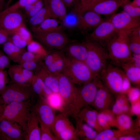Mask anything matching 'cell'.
I'll return each mask as SVG.
<instances>
[{"mask_svg":"<svg viewBox=\"0 0 140 140\" xmlns=\"http://www.w3.org/2000/svg\"><path fill=\"white\" fill-rule=\"evenodd\" d=\"M13 0H8V2L7 3L6 5V8H7L8 7H9V5L11 2L13 1Z\"/></svg>","mask_w":140,"mask_h":140,"instance_id":"cell-62","label":"cell"},{"mask_svg":"<svg viewBox=\"0 0 140 140\" xmlns=\"http://www.w3.org/2000/svg\"><path fill=\"white\" fill-rule=\"evenodd\" d=\"M100 82L99 78L96 77L90 82L78 89L72 108V115L74 117L82 108L92 104Z\"/></svg>","mask_w":140,"mask_h":140,"instance_id":"cell-6","label":"cell"},{"mask_svg":"<svg viewBox=\"0 0 140 140\" xmlns=\"http://www.w3.org/2000/svg\"><path fill=\"white\" fill-rule=\"evenodd\" d=\"M34 78L43 90L45 95V99L52 92L51 90L45 84L42 79L37 74L34 75Z\"/></svg>","mask_w":140,"mask_h":140,"instance_id":"cell-52","label":"cell"},{"mask_svg":"<svg viewBox=\"0 0 140 140\" xmlns=\"http://www.w3.org/2000/svg\"><path fill=\"white\" fill-rule=\"evenodd\" d=\"M31 100L0 104V120L5 119L17 122L24 128L32 109Z\"/></svg>","mask_w":140,"mask_h":140,"instance_id":"cell-3","label":"cell"},{"mask_svg":"<svg viewBox=\"0 0 140 140\" xmlns=\"http://www.w3.org/2000/svg\"><path fill=\"white\" fill-rule=\"evenodd\" d=\"M39 123L37 115L32 108L23 129L24 139L40 140V128Z\"/></svg>","mask_w":140,"mask_h":140,"instance_id":"cell-15","label":"cell"},{"mask_svg":"<svg viewBox=\"0 0 140 140\" xmlns=\"http://www.w3.org/2000/svg\"><path fill=\"white\" fill-rule=\"evenodd\" d=\"M44 6L51 17L62 20L67 13L66 6L62 0H43Z\"/></svg>","mask_w":140,"mask_h":140,"instance_id":"cell-20","label":"cell"},{"mask_svg":"<svg viewBox=\"0 0 140 140\" xmlns=\"http://www.w3.org/2000/svg\"><path fill=\"white\" fill-rule=\"evenodd\" d=\"M33 93L31 85L25 86L11 81L0 92L1 104L31 100L33 97Z\"/></svg>","mask_w":140,"mask_h":140,"instance_id":"cell-5","label":"cell"},{"mask_svg":"<svg viewBox=\"0 0 140 140\" xmlns=\"http://www.w3.org/2000/svg\"><path fill=\"white\" fill-rule=\"evenodd\" d=\"M133 62L140 67V54H132Z\"/></svg>","mask_w":140,"mask_h":140,"instance_id":"cell-58","label":"cell"},{"mask_svg":"<svg viewBox=\"0 0 140 140\" xmlns=\"http://www.w3.org/2000/svg\"><path fill=\"white\" fill-rule=\"evenodd\" d=\"M98 77L102 84L111 93H122L124 84L128 80L122 68L109 61Z\"/></svg>","mask_w":140,"mask_h":140,"instance_id":"cell-4","label":"cell"},{"mask_svg":"<svg viewBox=\"0 0 140 140\" xmlns=\"http://www.w3.org/2000/svg\"><path fill=\"white\" fill-rule=\"evenodd\" d=\"M81 16L77 8L74 7L73 10L68 14L67 13L62 20L63 21L62 24L68 27H72L75 26H77Z\"/></svg>","mask_w":140,"mask_h":140,"instance_id":"cell-35","label":"cell"},{"mask_svg":"<svg viewBox=\"0 0 140 140\" xmlns=\"http://www.w3.org/2000/svg\"><path fill=\"white\" fill-rule=\"evenodd\" d=\"M70 115L67 112H63L56 116L50 129L56 137L61 131L73 125L68 118Z\"/></svg>","mask_w":140,"mask_h":140,"instance_id":"cell-25","label":"cell"},{"mask_svg":"<svg viewBox=\"0 0 140 140\" xmlns=\"http://www.w3.org/2000/svg\"><path fill=\"white\" fill-rule=\"evenodd\" d=\"M137 138L135 136L131 135L121 136L119 137V140H135Z\"/></svg>","mask_w":140,"mask_h":140,"instance_id":"cell-59","label":"cell"},{"mask_svg":"<svg viewBox=\"0 0 140 140\" xmlns=\"http://www.w3.org/2000/svg\"><path fill=\"white\" fill-rule=\"evenodd\" d=\"M14 33L18 34L27 44L33 40L32 34L27 29L24 24L18 28Z\"/></svg>","mask_w":140,"mask_h":140,"instance_id":"cell-44","label":"cell"},{"mask_svg":"<svg viewBox=\"0 0 140 140\" xmlns=\"http://www.w3.org/2000/svg\"><path fill=\"white\" fill-rule=\"evenodd\" d=\"M120 67L130 83L139 88L140 83V67L132 62L123 65Z\"/></svg>","mask_w":140,"mask_h":140,"instance_id":"cell-23","label":"cell"},{"mask_svg":"<svg viewBox=\"0 0 140 140\" xmlns=\"http://www.w3.org/2000/svg\"><path fill=\"white\" fill-rule=\"evenodd\" d=\"M113 99L112 93L101 81L92 104L96 108L101 110L108 109Z\"/></svg>","mask_w":140,"mask_h":140,"instance_id":"cell-17","label":"cell"},{"mask_svg":"<svg viewBox=\"0 0 140 140\" xmlns=\"http://www.w3.org/2000/svg\"><path fill=\"white\" fill-rule=\"evenodd\" d=\"M57 77L59 82V93L62 98L65 104L64 111H69L72 114V107L78 88L64 74L61 73Z\"/></svg>","mask_w":140,"mask_h":140,"instance_id":"cell-9","label":"cell"},{"mask_svg":"<svg viewBox=\"0 0 140 140\" xmlns=\"http://www.w3.org/2000/svg\"><path fill=\"white\" fill-rule=\"evenodd\" d=\"M17 66L26 79L31 84L32 80L34 75L32 71L22 67L19 64L17 65Z\"/></svg>","mask_w":140,"mask_h":140,"instance_id":"cell-53","label":"cell"},{"mask_svg":"<svg viewBox=\"0 0 140 140\" xmlns=\"http://www.w3.org/2000/svg\"><path fill=\"white\" fill-rule=\"evenodd\" d=\"M33 36L41 44L51 49H63L69 41L67 36L62 31L33 32Z\"/></svg>","mask_w":140,"mask_h":140,"instance_id":"cell-8","label":"cell"},{"mask_svg":"<svg viewBox=\"0 0 140 140\" xmlns=\"http://www.w3.org/2000/svg\"><path fill=\"white\" fill-rule=\"evenodd\" d=\"M127 93L128 100L131 103L140 100V91L139 88L131 87Z\"/></svg>","mask_w":140,"mask_h":140,"instance_id":"cell-48","label":"cell"},{"mask_svg":"<svg viewBox=\"0 0 140 140\" xmlns=\"http://www.w3.org/2000/svg\"><path fill=\"white\" fill-rule=\"evenodd\" d=\"M115 127L120 132L130 130L133 127V122L130 117L127 113L117 115L116 117Z\"/></svg>","mask_w":140,"mask_h":140,"instance_id":"cell-31","label":"cell"},{"mask_svg":"<svg viewBox=\"0 0 140 140\" xmlns=\"http://www.w3.org/2000/svg\"><path fill=\"white\" fill-rule=\"evenodd\" d=\"M1 104V100H0V104Z\"/></svg>","mask_w":140,"mask_h":140,"instance_id":"cell-63","label":"cell"},{"mask_svg":"<svg viewBox=\"0 0 140 140\" xmlns=\"http://www.w3.org/2000/svg\"><path fill=\"white\" fill-rule=\"evenodd\" d=\"M87 49L85 62L96 77H98L109 62L106 48L99 42L88 39L84 42Z\"/></svg>","mask_w":140,"mask_h":140,"instance_id":"cell-2","label":"cell"},{"mask_svg":"<svg viewBox=\"0 0 140 140\" xmlns=\"http://www.w3.org/2000/svg\"><path fill=\"white\" fill-rule=\"evenodd\" d=\"M10 35L7 31L0 28V44H3L8 41Z\"/></svg>","mask_w":140,"mask_h":140,"instance_id":"cell-56","label":"cell"},{"mask_svg":"<svg viewBox=\"0 0 140 140\" xmlns=\"http://www.w3.org/2000/svg\"><path fill=\"white\" fill-rule=\"evenodd\" d=\"M8 41L11 42L16 46L20 48H24L27 43L22 39L17 34L14 33L10 34Z\"/></svg>","mask_w":140,"mask_h":140,"instance_id":"cell-45","label":"cell"},{"mask_svg":"<svg viewBox=\"0 0 140 140\" xmlns=\"http://www.w3.org/2000/svg\"><path fill=\"white\" fill-rule=\"evenodd\" d=\"M10 64L9 58L0 51V69H4Z\"/></svg>","mask_w":140,"mask_h":140,"instance_id":"cell-55","label":"cell"},{"mask_svg":"<svg viewBox=\"0 0 140 140\" xmlns=\"http://www.w3.org/2000/svg\"><path fill=\"white\" fill-rule=\"evenodd\" d=\"M27 51L43 58L48 53L42 44L33 40L27 44Z\"/></svg>","mask_w":140,"mask_h":140,"instance_id":"cell-36","label":"cell"},{"mask_svg":"<svg viewBox=\"0 0 140 140\" xmlns=\"http://www.w3.org/2000/svg\"><path fill=\"white\" fill-rule=\"evenodd\" d=\"M111 110L107 109L101 110L98 113L97 120L98 123L103 130L110 129L115 126L116 117Z\"/></svg>","mask_w":140,"mask_h":140,"instance_id":"cell-27","label":"cell"},{"mask_svg":"<svg viewBox=\"0 0 140 140\" xmlns=\"http://www.w3.org/2000/svg\"><path fill=\"white\" fill-rule=\"evenodd\" d=\"M130 112L132 115H139L140 114V100L131 103Z\"/></svg>","mask_w":140,"mask_h":140,"instance_id":"cell-54","label":"cell"},{"mask_svg":"<svg viewBox=\"0 0 140 140\" xmlns=\"http://www.w3.org/2000/svg\"><path fill=\"white\" fill-rule=\"evenodd\" d=\"M128 44L132 54H140V37L132 35L130 33L128 36Z\"/></svg>","mask_w":140,"mask_h":140,"instance_id":"cell-40","label":"cell"},{"mask_svg":"<svg viewBox=\"0 0 140 140\" xmlns=\"http://www.w3.org/2000/svg\"><path fill=\"white\" fill-rule=\"evenodd\" d=\"M32 108L37 115L39 123L50 129L56 116L55 110L49 105L45 99L40 97Z\"/></svg>","mask_w":140,"mask_h":140,"instance_id":"cell-12","label":"cell"},{"mask_svg":"<svg viewBox=\"0 0 140 140\" xmlns=\"http://www.w3.org/2000/svg\"><path fill=\"white\" fill-rule=\"evenodd\" d=\"M122 6L123 11L133 17L140 19V7H135L132 6L131 4L129 1L123 4Z\"/></svg>","mask_w":140,"mask_h":140,"instance_id":"cell-41","label":"cell"},{"mask_svg":"<svg viewBox=\"0 0 140 140\" xmlns=\"http://www.w3.org/2000/svg\"><path fill=\"white\" fill-rule=\"evenodd\" d=\"M98 114L95 110L87 107L81 110L74 117H76L85 121L87 124L99 132L103 130L98 123L97 120Z\"/></svg>","mask_w":140,"mask_h":140,"instance_id":"cell-21","label":"cell"},{"mask_svg":"<svg viewBox=\"0 0 140 140\" xmlns=\"http://www.w3.org/2000/svg\"><path fill=\"white\" fill-rule=\"evenodd\" d=\"M8 72L4 69H0V92L9 83Z\"/></svg>","mask_w":140,"mask_h":140,"instance_id":"cell-51","label":"cell"},{"mask_svg":"<svg viewBox=\"0 0 140 140\" xmlns=\"http://www.w3.org/2000/svg\"><path fill=\"white\" fill-rule=\"evenodd\" d=\"M52 92L59 93V82L57 76L49 72L44 67L36 74Z\"/></svg>","mask_w":140,"mask_h":140,"instance_id":"cell-26","label":"cell"},{"mask_svg":"<svg viewBox=\"0 0 140 140\" xmlns=\"http://www.w3.org/2000/svg\"><path fill=\"white\" fill-rule=\"evenodd\" d=\"M121 132L115 131L110 129H104L98 133L94 140H111L113 137L121 136Z\"/></svg>","mask_w":140,"mask_h":140,"instance_id":"cell-39","label":"cell"},{"mask_svg":"<svg viewBox=\"0 0 140 140\" xmlns=\"http://www.w3.org/2000/svg\"><path fill=\"white\" fill-rule=\"evenodd\" d=\"M63 53L59 51H55L48 53L44 58L43 64L45 67H47L52 63L62 54Z\"/></svg>","mask_w":140,"mask_h":140,"instance_id":"cell-46","label":"cell"},{"mask_svg":"<svg viewBox=\"0 0 140 140\" xmlns=\"http://www.w3.org/2000/svg\"><path fill=\"white\" fill-rule=\"evenodd\" d=\"M66 51L67 56L71 60L85 62L87 50L84 42L72 43L67 47Z\"/></svg>","mask_w":140,"mask_h":140,"instance_id":"cell-19","label":"cell"},{"mask_svg":"<svg viewBox=\"0 0 140 140\" xmlns=\"http://www.w3.org/2000/svg\"><path fill=\"white\" fill-rule=\"evenodd\" d=\"M8 72L13 82L25 86L31 85V83L26 79L20 72L17 65H13L10 67Z\"/></svg>","mask_w":140,"mask_h":140,"instance_id":"cell-33","label":"cell"},{"mask_svg":"<svg viewBox=\"0 0 140 140\" xmlns=\"http://www.w3.org/2000/svg\"><path fill=\"white\" fill-rule=\"evenodd\" d=\"M45 99L49 105L55 110H59L61 112L65 111V103L59 93L52 92Z\"/></svg>","mask_w":140,"mask_h":140,"instance_id":"cell-32","label":"cell"},{"mask_svg":"<svg viewBox=\"0 0 140 140\" xmlns=\"http://www.w3.org/2000/svg\"><path fill=\"white\" fill-rule=\"evenodd\" d=\"M74 84L85 85L96 77L84 62L70 60L62 73Z\"/></svg>","mask_w":140,"mask_h":140,"instance_id":"cell-7","label":"cell"},{"mask_svg":"<svg viewBox=\"0 0 140 140\" xmlns=\"http://www.w3.org/2000/svg\"><path fill=\"white\" fill-rule=\"evenodd\" d=\"M51 17L47 9L43 6L38 12L29 18V24L32 26H37L46 19Z\"/></svg>","mask_w":140,"mask_h":140,"instance_id":"cell-34","label":"cell"},{"mask_svg":"<svg viewBox=\"0 0 140 140\" xmlns=\"http://www.w3.org/2000/svg\"><path fill=\"white\" fill-rule=\"evenodd\" d=\"M24 17L20 9L10 11L0 12V28L10 34L24 23Z\"/></svg>","mask_w":140,"mask_h":140,"instance_id":"cell-11","label":"cell"},{"mask_svg":"<svg viewBox=\"0 0 140 140\" xmlns=\"http://www.w3.org/2000/svg\"><path fill=\"white\" fill-rule=\"evenodd\" d=\"M70 59L63 53L59 58L48 66L45 67L51 74L57 76L61 73L69 63Z\"/></svg>","mask_w":140,"mask_h":140,"instance_id":"cell-29","label":"cell"},{"mask_svg":"<svg viewBox=\"0 0 140 140\" xmlns=\"http://www.w3.org/2000/svg\"><path fill=\"white\" fill-rule=\"evenodd\" d=\"M39 0H19L12 6L8 7L4 10L6 11H10L20 8H23L25 6L36 2Z\"/></svg>","mask_w":140,"mask_h":140,"instance_id":"cell-47","label":"cell"},{"mask_svg":"<svg viewBox=\"0 0 140 140\" xmlns=\"http://www.w3.org/2000/svg\"><path fill=\"white\" fill-rule=\"evenodd\" d=\"M42 58H43L41 57L26 50L22 54L18 64H19L25 61L36 60Z\"/></svg>","mask_w":140,"mask_h":140,"instance_id":"cell-49","label":"cell"},{"mask_svg":"<svg viewBox=\"0 0 140 140\" xmlns=\"http://www.w3.org/2000/svg\"><path fill=\"white\" fill-rule=\"evenodd\" d=\"M66 7H70L79 4L80 0H62Z\"/></svg>","mask_w":140,"mask_h":140,"instance_id":"cell-57","label":"cell"},{"mask_svg":"<svg viewBox=\"0 0 140 140\" xmlns=\"http://www.w3.org/2000/svg\"><path fill=\"white\" fill-rule=\"evenodd\" d=\"M132 30L118 31L107 44L106 48L109 61L112 64L120 67L123 65L133 62L132 53L128 44V36Z\"/></svg>","mask_w":140,"mask_h":140,"instance_id":"cell-1","label":"cell"},{"mask_svg":"<svg viewBox=\"0 0 140 140\" xmlns=\"http://www.w3.org/2000/svg\"><path fill=\"white\" fill-rule=\"evenodd\" d=\"M129 0H103L89 10L101 15L113 14L118 8Z\"/></svg>","mask_w":140,"mask_h":140,"instance_id":"cell-18","label":"cell"},{"mask_svg":"<svg viewBox=\"0 0 140 140\" xmlns=\"http://www.w3.org/2000/svg\"><path fill=\"white\" fill-rule=\"evenodd\" d=\"M24 139L22 127L15 122L5 119L0 120V140Z\"/></svg>","mask_w":140,"mask_h":140,"instance_id":"cell-13","label":"cell"},{"mask_svg":"<svg viewBox=\"0 0 140 140\" xmlns=\"http://www.w3.org/2000/svg\"><path fill=\"white\" fill-rule=\"evenodd\" d=\"M103 0H80L78 5L79 11L82 15L89 10L94 5Z\"/></svg>","mask_w":140,"mask_h":140,"instance_id":"cell-42","label":"cell"},{"mask_svg":"<svg viewBox=\"0 0 140 140\" xmlns=\"http://www.w3.org/2000/svg\"><path fill=\"white\" fill-rule=\"evenodd\" d=\"M58 140H76L79 139L75 128L73 125L60 132L56 136Z\"/></svg>","mask_w":140,"mask_h":140,"instance_id":"cell-37","label":"cell"},{"mask_svg":"<svg viewBox=\"0 0 140 140\" xmlns=\"http://www.w3.org/2000/svg\"><path fill=\"white\" fill-rule=\"evenodd\" d=\"M118 31L114 27L109 18L104 20L94 28L90 35L89 39L99 42L106 48L107 44Z\"/></svg>","mask_w":140,"mask_h":140,"instance_id":"cell-10","label":"cell"},{"mask_svg":"<svg viewBox=\"0 0 140 140\" xmlns=\"http://www.w3.org/2000/svg\"><path fill=\"white\" fill-rule=\"evenodd\" d=\"M104 20L101 15L91 10L86 11L81 17L77 27L85 31L95 28Z\"/></svg>","mask_w":140,"mask_h":140,"instance_id":"cell-16","label":"cell"},{"mask_svg":"<svg viewBox=\"0 0 140 140\" xmlns=\"http://www.w3.org/2000/svg\"><path fill=\"white\" fill-rule=\"evenodd\" d=\"M3 48L4 53L9 58L18 63L22 54L26 50L24 48H20L16 46L9 41L3 44Z\"/></svg>","mask_w":140,"mask_h":140,"instance_id":"cell-30","label":"cell"},{"mask_svg":"<svg viewBox=\"0 0 140 140\" xmlns=\"http://www.w3.org/2000/svg\"><path fill=\"white\" fill-rule=\"evenodd\" d=\"M44 5L43 0H39L34 3L31 9L27 15L28 18H30L38 12Z\"/></svg>","mask_w":140,"mask_h":140,"instance_id":"cell-50","label":"cell"},{"mask_svg":"<svg viewBox=\"0 0 140 140\" xmlns=\"http://www.w3.org/2000/svg\"><path fill=\"white\" fill-rule=\"evenodd\" d=\"M132 5L137 7H140V0H133L132 2H130Z\"/></svg>","mask_w":140,"mask_h":140,"instance_id":"cell-60","label":"cell"},{"mask_svg":"<svg viewBox=\"0 0 140 140\" xmlns=\"http://www.w3.org/2000/svg\"><path fill=\"white\" fill-rule=\"evenodd\" d=\"M40 126V140H57L55 136L53 135L50 129L41 124Z\"/></svg>","mask_w":140,"mask_h":140,"instance_id":"cell-43","label":"cell"},{"mask_svg":"<svg viewBox=\"0 0 140 140\" xmlns=\"http://www.w3.org/2000/svg\"><path fill=\"white\" fill-rule=\"evenodd\" d=\"M110 19L117 31L131 30L140 25V19L133 17L123 11L112 14Z\"/></svg>","mask_w":140,"mask_h":140,"instance_id":"cell-14","label":"cell"},{"mask_svg":"<svg viewBox=\"0 0 140 140\" xmlns=\"http://www.w3.org/2000/svg\"><path fill=\"white\" fill-rule=\"evenodd\" d=\"M62 24L57 18L52 17L48 18L39 25L31 27L33 32L62 31Z\"/></svg>","mask_w":140,"mask_h":140,"instance_id":"cell-22","label":"cell"},{"mask_svg":"<svg viewBox=\"0 0 140 140\" xmlns=\"http://www.w3.org/2000/svg\"><path fill=\"white\" fill-rule=\"evenodd\" d=\"M22 67L36 74L44 67L41 59L36 60L27 61L19 64Z\"/></svg>","mask_w":140,"mask_h":140,"instance_id":"cell-38","label":"cell"},{"mask_svg":"<svg viewBox=\"0 0 140 140\" xmlns=\"http://www.w3.org/2000/svg\"><path fill=\"white\" fill-rule=\"evenodd\" d=\"M115 101L113 105L111 111L115 115L127 113L129 112L130 109L127 97L124 94L116 95Z\"/></svg>","mask_w":140,"mask_h":140,"instance_id":"cell-28","label":"cell"},{"mask_svg":"<svg viewBox=\"0 0 140 140\" xmlns=\"http://www.w3.org/2000/svg\"><path fill=\"white\" fill-rule=\"evenodd\" d=\"M5 0H0V11H1L3 8V5L5 1Z\"/></svg>","mask_w":140,"mask_h":140,"instance_id":"cell-61","label":"cell"},{"mask_svg":"<svg viewBox=\"0 0 140 140\" xmlns=\"http://www.w3.org/2000/svg\"><path fill=\"white\" fill-rule=\"evenodd\" d=\"M76 120V133L79 137H83L87 140H94L97 134V131L83 121L78 118L74 117Z\"/></svg>","mask_w":140,"mask_h":140,"instance_id":"cell-24","label":"cell"}]
</instances>
